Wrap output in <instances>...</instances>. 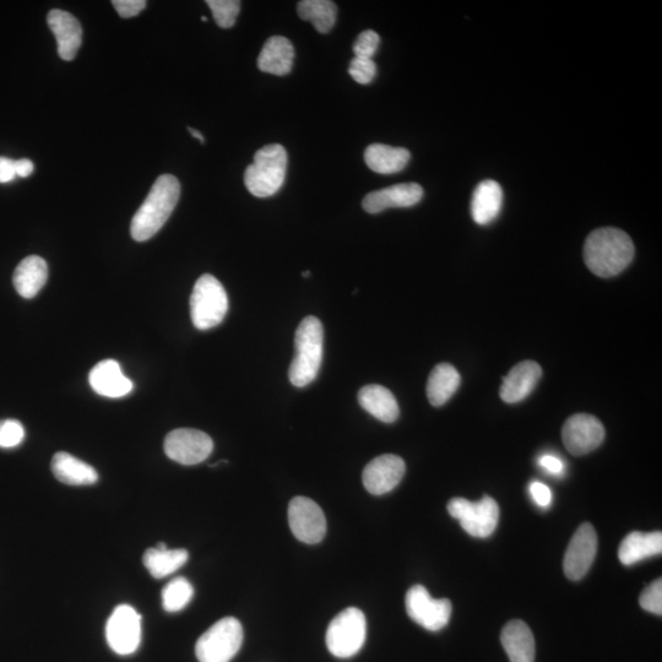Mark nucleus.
Wrapping results in <instances>:
<instances>
[{"label": "nucleus", "mask_w": 662, "mask_h": 662, "mask_svg": "<svg viewBox=\"0 0 662 662\" xmlns=\"http://www.w3.org/2000/svg\"><path fill=\"white\" fill-rule=\"evenodd\" d=\"M634 244L626 232L613 227L595 230L586 238L584 260L591 273L613 278L632 263Z\"/></svg>", "instance_id": "1"}, {"label": "nucleus", "mask_w": 662, "mask_h": 662, "mask_svg": "<svg viewBox=\"0 0 662 662\" xmlns=\"http://www.w3.org/2000/svg\"><path fill=\"white\" fill-rule=\"evenodd\" d=\"M302 275L305 276V278H309V276H311V271H303Z\"/></svg>", "instance_id": "43"}, {"label": "nucleus", "mask_w": 662, "mask_h": 662, "mask_svg": "<svg viewBox=\"0 0 662 662\" xmlns=\"http://www.w3.org/2000/svg\"><path fill=\"white\" fill-rule=\"evenodd\" d=\"M349 74L358 84H371L377 75V65L373 59L355 57L350 63Z\"/></svg>", "instance_id": "34"}, {"label": "nucleus", "mask_w": 662, "mask_h": 662, "mask_svg": "<svg viewBox=\"0 0 662 662\" xmlns=\"http://www.w3.org/2000/svg\"><path fill=\"white\" fill-rule=\"evenodd\" d=\"M110 648L118 655H132L141 643V616L129 605H119L106 626Z\"/></svg>", "instance_id": "11"}, {"label": "nucleus", "mask_w": 662, "mask_h": 662, "mask_svg": "<svg viewBox=\"0 0 662 662\" xmlns=\"http://www.w3.org/2000/svg\"><path fill=\"white\" fill-rule=\"evenodd\" d=\"M47 23L56 36L58 54L63 61H73L83 43V27L74 15L53 9L47 15Z\"/></svg>", "instance_id": "17"}, {"label": "nucleus", "mask_w": 662, "mask_h": 662, "mask_svg": "<svg viewBox=\"0 0 662 662\" xmlns=\"http://www.w3.org/2000/svg\"><path fill=\"white\" fill-rule=\"evenodd\" d=\"M193 595L194 588L188 579L183 577L172 579L162 590V606L167 612L182 611L192 601Z\"/></svg>", "instance_id": "31"}, {"label": "nucleus", "mask_w": 662, "mask_h": 662, "mask_svg": "<svg viewBox=\"0 0 662 662\" xmlns=\"http://www.w3.org/2000/svg\"><path fill=\"white\" fill-rule=\"evenodd\" d=\"M448 512L459 520L466 533L479 539H486L497 529L499 507L491 497L485 496L475 503L465 498H453L448 503Z\"/></svg>", "instance_id": "8"}, {"label": "nucleus", "mask_w": 662, "mask_h": 662, "mask_svg": "<svg viewBox=\"0 0 662 662\" xmlns=\"http://www.w3.org/2000/svg\"><path fill=\"white\" fill-rule=\"evenodd\" d=\"M287 170V153L284 146H264L254 155V162L244 173V183L254 197L269 198L284 186Z\"/></svg>", "instance_id": "4"}, {"label": "nucleus", "mask_w": 662, "mask_h": 662, "mask_svg": "<svg viewBox=\"0 0 662 662\" xmlns=\"http://www.w3.org/2000/svg\"><path fill=\"white\" fill-rule=\"evenodd\" d=\"M411 154L408 149L393 148L384 144H372L365 151L368 168L381 175H393L408 166Z\"/></svg>", "instance_id": "27"}, {"label": "nucleus", "mask_w": 662, "mask_h": 662, "mask_svg": "<svg viewBox=\"0 0 662 662\" xmlns=\"http://www.w3.org/2000/svg\"><path fill=\"white\" fill-rule=\"evenodd\" d=\"M35 166L34 162L23 159V160H18L15 161V171H16V177H21V178H26L32 175V172H34Z\"/></svg>", "instance_id": "41"}, {"label": "nucleus", "mask_w": 662, "mask_h": 662, "mask_svg": "<svg viewBox=\"0 0 662 662\" xmlns=\"http://www.w3.org/2000/svg\"><path fill=\"white\" fill-rule=\"evenodd\" d=\"M297 13L302 20L311 21L320 34H328L335 25L338 8L330 0H303L298 3Z\"/></svg>", "instance_id": "30"}, {"label": "nucleus", "mask_w": 662, "mask_h": 662, "mask_svg": "<svg viewBox=\"0 0 662 662\" xmlns=\"http://www.w3.org/2000/svg\"><path fill=\"white\" fill-rule=\"evenodd\" d=\"M229 311V297L221 282L205 274L195 282L191 296V317L198 330L217 327Z\"/></svg>", "instance_id": "5"}, {"label": "nucleus", "mask_w": 662, "mask_h": 662, "mask_svg": "<svg viewBox=\"0 0 662 662\" xmlns=\"http://www.w3.org/2000/svg\"><path fill=\"white\" fill-rule=\"evenodd\" d=\"M289 524L297 540L316 545L327 534V519L322 508L312 499L295 497L289 506Z\"/></svg>", "instance_id": "12"}, {"label": "nucleus", "mask_w": 662, "mask_h": 662, "mask_svg": "<svg viewBox=\"0 0 662 662\" xmlns=\"http://www.w3.org/2000/svg\"><path fill=\"white\" fill-rule=\"evenodd\" d=\"M661 553V531H655V533L634 531L624 537L620 550H618V558L624 566H633V564L661 555Z\"/></svg>", "instance_id": "24"}, {"label": "nucleus", "mask_w": 662, "mask_h": 662, "mask_svg": "<svg viewBox=\"0 0 662 662\" xmlns=\"http://www.w3.org/2000/svg\"><path fill=\"white\" fill-rule=\"evenodd\" d=\"M25 439V428L18 420L0 421V448L19 447Z\"/></svg>", "instance_id": "33"}, {"label": "nucleus", "mask_w": 662, "mask_h": 662, "mask_svg": "<svg viewBox=\"0 0 662 662\" xmlns=\"http://www.w3.org/2000/svg\"><path fill=\"white\" fill-rule=\"evenodd\" d=\"M381 37L372 30L363 31L358 35L354 45V53L357 58L373 59L377 53Z\"/></svg>", "instance_id": "36"}, {"label": "nucleus", "mask_w": 662, "mask_h": 662, "mask_svg": "<svg viewBox=\"0 0 662 662\" xmlns=\"http://www.w3.org/2000/svg\"><path fill=\"white\" fill-rule=\"evenodd\" d=\"M530 493L533 496L534 501L539 504L542 508H547L551 506L552 502V492L550 487H547L542 482H533L530 485Z\"/></svg>", "instance_id": "38"}, {"label": "nucleus", "mask_w": 662, "mask_h": 662, "mask_svg": "<svg viewBox=\"0 0 662 662\" xmlns=\"http://www.w3.org/2000/svg\"><path fill=\"white\" fill-rule=\"evenodd\" d=\"M639 604L645 611L654 613V615L658 616L662 615L661 579L655 580L653 584L649 585L648 588L643 591V594L640 595Z\"/></svg>", "instance_id": "35"}, {"label": "nucleus", "mask_w": 662, "mask_h": 662, "mask_svg": "<svg viewBox=\"0 0 662 662\" xmlns=\"http://www.w3.org/2000/svg\"><path fill=\"white\" fill-rule=\"evenodd\" d=\"M188 129L189 132H191L192 137L197 138L198 140L202 141V144H204L205 141L204 135L200 133L199 130L193 128H188Z\"/></svg>", "instance_id": "42"}, {"label": "nucleus", "mask_w": 662, "mask_h": 662, "mask_svg": "<svg viewBox=\"0 0 662 662\" xmlns=\"http://www.w3.org/2000/svg\"><path fill=\"white\" fill-rule=\"evenodd\" d=\"M542 469L550 472L552 475H561L564 470V465L561 459L553 457V455H544L539 460Z\"/></svg>", "instance_id": "40"}, {"label": "nucleus", "mask_w": 662, "mask_h": 662, "mask_svg": "<svg viewBox=\"0 0 662 662\" xmlns=\"http://www.w3.org/2000/svg\"><path fill=\"white\" fill-rule=\"evenodd\" d=\"M189 558L188 552L183 548L170 550L164 548L160 550L157 547H151L145 552L143 562L149 573L156 579L168 577L182 568Z\"/></svg>", "instance_id": "29"}, {"label": "nucleus", "mask_w": 662, "mask_h": 662, "mask_svg": "<svg viewBox=\"0 0 662 662\" xmlns=\"http://www.w3.org/2000/svg\"><path fill=\"white\" fill-rule=\"evenodd\" d=\"M48 267L45 259L31 255L18 265L14 273V286L21 297L31 300L46 285Z\"/></svg>", "instance_id": "26"}, {"label": "nucleus", "mask_w": 662, "mask_h": 662, "mask_svg": "<svg viewBox=\"0 0 662 662\" xmlns=\"http://www.w3.org/2000/svg\"><path fill=\"white\" fill-rule=\"evenodd\" d=\"M562 438L569 453L582 457L601 446L605 428L595 416L577 414L564 423Z\"/></svg>", "instance_id": "13"}, {"label": "nucleus", "mask_w": 662, "mask_h": 662, "mask_svg": "<svg viewBox=\"0 0 662 662\" xmlns=\"http://www.w3.org/2000/svg\"><path fill=\"white\" fill-rule=\"evenodd\" d=\"M405 471V461L398 455H381L373 459L363 470V485L371 495L382 496L392 492L400 484Z\"/></svg>", "instance_id": "15"}, {"label": "nucleus", "mask_w": 662, "mask_h": 662, "mask_svg": "<svg viewBox=\"0 0 662 662\" xmlns=\"http://www.w3.org/2000/svg\"><path fill=\"white\" fill-rule=\"evenodd\" d=\"M324 330L317 317H307L298 325L295 336V356L289 378L297 388H305L317 378L323 361Z\"/></svg>", "instance_id": "3"}, {"label": "nucleus", "mask_w": 662, "mask_h": 662, "mask_svg": "<svg viewBox=\"0 0 662 662\" xmlns=\"http://www.w3.org/2000/svg\"><path fill=\"white\" fill-rule=\"evenodd\" d=\"M358 403L368 414L384 423H393L398 420L400 409L398 401L389 389L382 385H366L358 393Z\"/></svg>", "instance_id": "23"}, {"label": "nucleus", "mask_w": 662, "mask_h": 662, "mask_svg": "<svg viewBox=\"0 0 662 662\" xmlns=\"http://www.w3.org/2000/svg\"><path fill=\"white\" fill-rule=\"evenodd\" d=\"M16 178L15 161L0 157V183H9Z\"/></svg>", "instance_id": "39"}, {"label": "nucleus", "mask_w": 662, "mask_h": 662, "mask_svg": "<svg viewBox=\"0 0 662 662\" xmlns=\"http://www.w3.org/2000/svg\"><path fill=\"white\" fill-rule=\"evenodd\" d=\"M214 442L208 434L193 428H178L167 434L165 453L168 458L182 465L203 463L213 453Z\"/></svg>", "instance_id": "10"}, {"label": "nucleus", "mask_w": 662, "mask_h": 662, "mask_svg": "<svg viewBox=\"0 0 662 662\" xmlns=\"http://www.w3.org/2000/svg\"><path fill=\"white\" fill-rule=\"evenodd\" d=\"M112 5L123 19L134 18L146 8L145 0H113Z\"/></svg>", "instance_id": "37"}, {"label": "nucleus", "mask_w": 662, "mask_h": 662, "mask_svg": "<svg viewBox=\"0 0 662 662\" xmlns=\"http://www.w3.org/2000/svg\"><path fill=\"white\" fill-rule=\"evenodd\" d=\"M51 468L56 479L65 485L91 486L99 481V474L91 465L68 453L54 455Z\"/></svg>", "instance_id": "25"}, {"label": "nucleus", "mask_w": 662, "mask_h": 662, "mask_svg": "<svg viewBox=\"0 0 662 662\" xmlns=\"http://www.w3.org/2000/svg\"><path fill=\"white\" fill-rule=\"evenodd\" d=\"M405 604L411 620L427 631H441L452 617V602L448 599H433L422 585L412 586L406 594Z\"/></svg>", "instance_id": "9"}, {"label": "nucleus", "mask_w": 662, "mask_h": 662, "mask_svg": "<svg viewBox=\"0 0 662 662\" xmlns=\"http://www.w3.org/2000/svg\"><path fill=\"white\" fill-rule=\"evenodd\" d=\"M596 553H598V534L593 525L585 523L575 531L564 556L563 568L566 577L575 582L583 579L593 566Z\"/></svg>", "instance_id": "14"}, {"label": "nucleus", "mask_w": 662, "mask_h": 662, "mask_svg": "<svg viewBox=\"0 0 662 662\" xmlns=\"http://www.w3.org/2000/svg\"><path fill=\"white\" fill-rule=\"evenodd\" d=\"M461 382L460 374L449 363H441L433 368L427 382V398L431 405L443 406L457 392Z\"/></svg>", "instance_id": "28"}, {"label": "nucleus", "mask_w": 662, "mask_h": 662, "mask_svg": "<svg viewBox=\"0 0 662 662\" xmlns=\"http://www.w3.org/2000/svg\"><path fill=\"white\" fill-rule=\"evenodd\" d=\"M243 627L235 617H225L211 626L195 645L199 662H230L243 644Z\"/></svg>", "instance_id": "6"}, {"label": "nucleus", "mask_w": 662, "mask_h": 662, "mask_svg": "<svg viewBox=\"0 0 662 662\" xmlns=\"http://www.w3.org/2000/svg\"><path fill=\"white\" fill-rule=\"evenodd\" d=\"M206 4L209 5L216 24L221 29H231L236 24L237 16L241 10V2H238V0H208Z\"/></svg>", "instance_id": "32"}, {"label": "nucleus", "mask_w": 662, "mask_h": 662, "mask_svg": "<svg viewBox=\"0 0 662 662\" xmlns=\"http://www.w3.org/2000/svg\"><path fill=\"white\" fill-rule=\"evenodd\" d=\"M542 376V368L535 361H523L503 378L499 395L504 403H519L533 393Z\"/></svg>", "instance_id": "18"}, {"label": "nucleus", "mask_w": 662, "mask_h": 662, "mask_svg": "<svg viewBox=\"0 0 662 662\" xmlns=\"http://www.w3.org/2000/svg\"><path fill=\"white\" fill-rule=\"evenodd\" d=\"M503 204L502 187L487 179L476 187L471 199V216L479 225L491 224L501 213Z\"/></svg>", "instance_id": "22"}, {"label": "nucleus", "mask_w": 662, "mask_h": 662, "mask_svg": "<svg viewBox=\"0 0 662 662\" xmlns=\"http://www.w3.org/2000/svg\"><path fill=\"white\" fill-rule=\"evenodd\" d=\"M501 642L510 662L535 661V639L525 622L514 620L507 623L501 634Z\"/></svg>", "instance_id": "20"}, {"label": "nucleus", "mask_w": 662, "mask_h": 662, "mask_svg": "<svg viewBox=\"0 0 662 662\" xmlns=\"http://www.w3.org/2000/svg\"><path fill=\"white\" fill-rule=\"evenodd\" d=\"M202 20L203 21H208V18H205V16H203Z\"/></svg>", "instance_id": "44"}, {"label": "nucleus", "mask_w": 662, "mask_h": 662, "mask_svg": "<svg viewBox=\"0 0 662 662\" xmlns=\"http://www.w3.org/2000/svg\"><path fill=\"white\" fill-rule=\"evenodd\" d=\"M423 198V188L417 183H401L372 192L363 199V209L368 214H379L392 208H411Z\"/></svg>", "instance_id": "16"}, {"label": "nucleus", "mask_w": 662, "mask_h": 662, "mask_svg": "<svg viewBox=\"0 0 662 662\" xmlns=\"http://www.w3.org/2000/svg\"><path fill=\"white\" fill-rule=\"evenodd\" d=\"M366 636L365 613L356 607H349L330 622L325 642L335 658L349 659L362 649Z\"/></svg>", "instance_id": "7"}, {"label": "nucleus", "mask_w": 662, "mask_h": 662, "mask_svg": "<svg viewBox=\"0 0 662 662\" xmlns=\"http://www.w3.org/2000/svg\"><path fill=\"white\" fill-rule=\"evenodd\" d=\"M295 59V48L290 40L273 36L265 42L258 58V68L264 73L284 77L291 72Z\"/></svg>", "instance_id": "21"}, {"label": "nucleus", "mask_w": 662, "mask_h": 662, "mask_svg": "<svg viewBox=\"0 0 662 662\" xmlns=\"http://www.w3.org/2000/svg\"><path fill=\"white\" fill-rule=\"evenodd\" d=\"M181 197V184L172 175L156 179L153 188L134 215L130 235L137 242H145L162 229L175 210Z\"/></svg>", "instance_id": "2"}, {"label": "nucleus", "mask_w": 662, "mask_h": 662, "mask_svg": "<svg viewBox=\"0 0 662 662\" xmlns=\"http://www.w3.org/2000/svg\"><path fill=\"white\" fill-rule=\"evenodd\" d=\"M89 382L94 392L106 398L118 399L133 392L134 384L124 376L121 365L105 360L92 368Z\"/></svg>", "instance_id": "19"}]
</instances>
